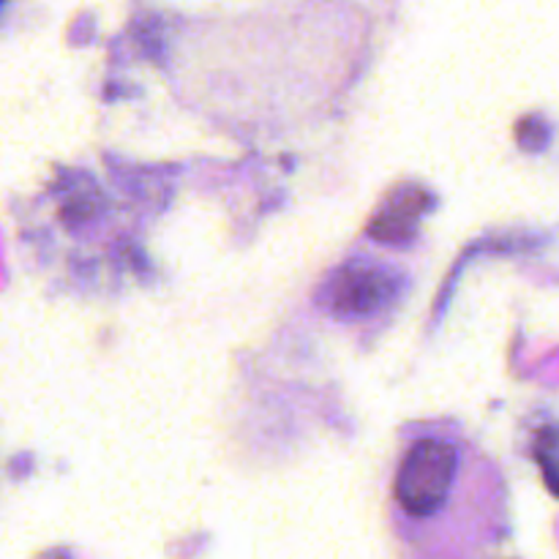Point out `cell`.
Masks as SVG:
<instances>
[{
	"label": "cell",
	"mask_w": 559,
	"mask_h": 559,
	"mask_svg": "<svg viewBox=\"0 0 559 559\" xmlns=\"http://www.w3.org/2000/svg\"><path fill=\"white\" fill-rule=\"evenodd\" d=\"M407 278L402 271L377 260H353L338 267L325 287V309L347 325L380 320L399 304Z\"/></svg>",
	"instance_id": "7a4b0ae2"
},
{
	"label": "cell",
	"mask_w": 559,
	"mask_h": 559,
	"mask_svg": "<svg viewBox=\"0 0 559 559\" xmlns=\"http://www.w3.org/2000/svg\"><path fill=\"white\" fill-rule=\"evenodd\" d=\"M391 519L413 544L497 535L508 522L500 464L456 424L409 426L393 469Z\"/></svg>",
	"instance_id": "6da1fadb"
},
{
	"label": "cell",
	"mask_w": 559,
	"mask_h": 559,
	"mask_svg": "<svg viewBox=\"0 0 559 559\" xmlns=\"http://www.w3.org/2000/svg\"><path fill=\"white\" fill-rule=\"evenodd\" d=\"M429 207V194L415 183H402L382 200L369 224V235L377 243L404 246L413 240L420 216Z\"/></svg>",
	"instance_id": "3957f363"
}]
</instances>
